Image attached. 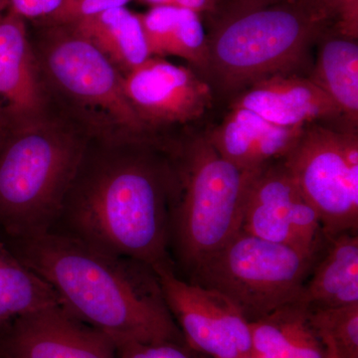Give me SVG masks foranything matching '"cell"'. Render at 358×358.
<instances>
[{"instance_id":"1","label":"cell","mask_w":358,"mask_h":358,"mask_svg":"<svg viewBox=\"0 0 358 358\" xmlns=\"http://www.w3.org/2000/svg\"><path fill=\"white\" fill-rule=\"evenodd\" d=\"M176 190L166 145L143 134L93 136L50 229L150 267L169 263Z\"/></svg>"},{"instance_id":"2","label":"cell","mask_w":358,"mask_h":358,"mask_svg":"<svg viewBox=\"0 0 358 358\" xmlns=\"http://www.w3.org/2000/svg\"><path fill=\"white\" fill-rule=\"evenodd\" d=\"M3 241L53 289L68 312L109 336L115 345H186L147 264L106 253L55 229Z\"/></svg>"},{"instance_id":"3","label":"cell","mask_w":358,"mask_h":358,"mask_svg":"<svg viewBox=\"0 0 358 358\" xmlns=\"http://www.w3.org/2000/svg\"><path fill=\"white\" fill-rule=\"evenodd\" d=\"M53 107L4 119L0 136V236L17 239L50 229L90 141L96 134Z\"/></svg>"},{"instance_id":"4","label":"cell","mask_w":358,"mask_h":358,"mask_svg":"<svg viewBox=\"0 0 358 358\" xmlns=\"http://www.w3.org/2000/svg\"><path fill=\"white\" fill-rule=\"evenodd\" d=\"M329 22L317 0L241 3L208 38L207 71L229 91L287 74Z\"/></svg>"},{"instance_id":"5","label":"cell","mask_w":358,"mask_h":358,"mask_svg":"<svg viewBox=\"0 0 358 358\" xmlns=\"http://www.w3.org/2000/svg\"><path fill=\"white\" fill-rule=\"evenodd\" d=\"M166 148L176 176L171 241L189 270L241 231L256 171H242L224 159L207 136Z\"/></svg>"},{"instance_id":"6","label":"cell","mask_w":358,"mask_h":358,"mask_svg":"<svg viewBox=\"0 0 358 358\" xmlns=\"http://www.w3.org/2000/svg\"><path fill=\"white\" fill-rule=\"evenodd\" d=\"M33 48L52 101L64 103L96 136L145 134L119 71L70 25L41 24Z\"/></svg>"},{"instance_id":"7","label":"cell","mask_w":358,"mask_h":358,"mask_svg":"<svg viewBox=\"0 0 358 358\" xmlns=\"http://www.w3.org/2000/svg\"><path fill=\"white\" fill-rule=\"evenodd\" d=\"M317 256L241 230L195 263L189 282L222 294L253 322L300 303Z\"/></svg>"},{"instance_id":"8","label":"cell","mask_w":358,"mask_h":358,"mask_svg":"<svg viewBox=\"0 0 358 358\" xmlns=\"http://www.w3.org/2000/svg\"><path fill=\"white\" fill-rule=\"evenodd\" d=\"M282 162L319 215L326 238L357 231V134L307 126Z\"/></svg>"},{"instance_id":"9","label":"cell","mask_w":358,"mask_h":358,"mask_svg":"<svg viewBox=\"0 0 358 358\" xmlns=\"http://www.w3.org/2000/svg\"><path fill=\"white\" fill-rule=\"evenodd\" d=\"M152 270L186 345L211 358H239L252 353L250 324L222 294L179 279L171 262Z\"/></svg>"},{"instance_id":"10","label":"cell","mask_w":358,"mask_h":358,"mask_svg":"<svg viewBox=\"0 0 358 358\" xmlns=\"http://www.w3.org/2000/svg\"><path fill=\"white\" fill-rule=\"evenodd\" d=\"M241 230L313 255L319 254L326 242L319 215L282 159L254 174L247 193Z\"/></svg>"},{"instance_id":"11","label":"cell","mask_w":358,"mask_h":358,"mask_svg":"<svg viewBox=\"0 0 358 358\" xmlns=\"http://www.w3.org/2000/svg\"><path fill=\"white\" fill-rule=\"evenodd\" d=\"M0 358H117V348L57 303L0 326Z\"/></svg>"},{"instance_id":"12","label":"cell","mask_w":358,"mask_h":358,"mask_svg":"<svg viewBox=\"0 0 358 358\" xmlns=\"http://www.w3.org/2000/svg\"><path fill=\"white\" fill-rule=\"evenodd\" d=\"M122 87L145 129L195 121L212 103L204 80L160 57H150L122 76Z\"/></svg>"},{"instance_id":"13","label":"cell","mask_w":358,"mask_h":358,"mask_svg":"<svg viewBox=\"0 0 358 358\" xmlns=\"http://www.w3.org/2000/svg\"><path fill=\"white\" fill-rule=\"evenodd\" d=\"M51 106L25 20L6 10L0 15V112L6 120L24 119Z\"/></svg>"},{"instance_id":"14","label":"cell","mask_w":358,"mask_h":358,"mask_svg":"<svg viewBox=\"0 0 358 358\" xmlns=\"http://www.w3.org/2000/svg\"><path fill=\"white\" fill-rule=\"evenodd\" d=\"M285 128H305L341 117L326 92L312 80L278 74L250 85L233 103Z\"/></svg>"},{"instance_id":"15","label":"cell","mask_w":358,"mask_h":358,"mask_svg":"<svg viewBox=\"0 0 358 358\" xmlns=\"http://www.w3.org/2000/svg\"><path fill=\"white\" fill-rule=\"evenodd\" d=\"M305 128H285L251 110L232 108L207 138L219 155L238 169L257 171L284 159Z\"/></svg>"},{"instance_id":"16","label":"cell","mask_w":358,"mask_h":358,"mask_svg":"<svg viewBox=\"0 0 358 358\" xmlns=\"http://www.w3.org/2000/svg\"><path fill=\"white\" fill-rule=\"evenodd\" d=\"M300 303L310 310L358 303L357 231L326 238L303 286Z\"/></svg>"},{"instance_id":"17","label":"cell","mask_w":358,"mask_h":358,"mask_svg":"<svg viewBox=\"0 0 358 358\" xmlns=\"http://www.w3.org/2000/svg\"><path fill=\"white\" fill-rule=\"evenodd\" d=\"M249 324L257 358H327L303 303H289Z\"/></svg>"},{"instance_id":"18","label":"cell","mask_w":358,"mask_h":358,"mask_svg":"<svg viewBox=\"0 0 358 358\" xmlns=\"http://www.w3.org/2000/svg\"><path fill=\"white\" fill-rule=\"evenodd\" d=\"M152 57L176 56L208 70V38L199 13L171 6H154L138 14Z\"/></svg>"},{"instance_id":"19","label":"cell","mask_w":358,"mask_h":358,"mask_svg":"<svg viewBox=\"0 0 358 358\" xmlns=\"http://www.w3.org/2000/svg\"><path fill=\"white\" fill-rule=\"evenodd\" d=\"M91 42L122 76L152 57L138 14L124 7L109 9L69 23Z\"/></svg>"},{"instance_id":"20","label":"cell","mask_w":358,"mask_h":358,"mask_svg":"<svg viewBox=\"0 0 358 358\" xmlns=\"http://www.w3.org/2000/svg\"><path fill=\"white\" fill-rule=\"evenodd\" d=\"M312 80L333 100L341 117L358 122L357 39L341 34L327 38L320 47Z\"/></svg>"},{"instance_id":"21","label":"cell","mask_w":358,"mask_h":358,"mask_svg":"<svg viewBox=\"0 0 358 358\" xmlns=\"http://www.w3.org/2000/svg\"><path fill=\"white\" fill-rule=\"evenodd\" d=\"M57 303H61L53 289L21 263L0 236V326Z\"/></svg>"},{"instance_id":"22","label":"cell","mask_w":358,"mask_h":358,"mask_svg":"<svg viewBox=\"0 0 358 358\" xmlns=\"http://www.w3.org/2000/svg\"><path fill=\"white\" fill-rule=\"evenodd\" d=\"M310 319L327 358H358V303L310 310Z\"/></svg>"},{"instance_id":"23","label":"cell","mask_w":358,"mask_h":358,"mask_svg":"<svg viewBox=\"0 0 358 358\" xmlns=\"http://www.w3.org/2000/svg\"><path fill=\"white\" fill-rule=\"evenodd\" d=\"M131 0H64L62 6L51 17L40 24H69L109 9L124 7Z\"/></svg>"},{"instance_id":"24","label":"cell","mask_w":358,"mask_h":358,"mask_svg":"<svg viewBox=\"0 0 358 358\" xmlns=\"http://www.w3.org/2000/svg\"><path fill=\"white\" fill-rule=\"evenodd\" d=\"M115 348L117 358H194L187 345L176 343H126Z\"/></svg>"},{"instance_id":"25","label":"cell","mask_w":358,"mask_h":358,"mask_svg":"<svg viewBox=\"0 0 358 358\" xmlns=\"http://www.w3.org/2000/svg\"><path fill=\"white\" fill-rule=\"evenodd\" d=\"M329 20L336 22V32L348 38L358 37V0H317Z\"/></svg>"},{"instance_id":"26","label":"cell","mask_w":358,"mask_h":358,"mask_svg":"<svg viewBox=\"0 0 358 358\" xmlns=\"http://www.w3.org/2000/svg\"><path fill=\"white\" fill-rule=\"evenodd\" d=\"M64 0H8L7 10L24 20H45L57 13Z\"/></svg>"},{"instance_id":"27","label":"cell","mask_w":358,"mask_h":358,"mask_svg":"<svg viewBox=\"0 0 358 358\" xmlns=\"http://www.w3.org/2000/svg\"><path fill=\"white\" fill-rule=\"evenodd\" d=\"M218 0H173V6L189 9L199 14L204 11L213 10Z\"/></svg>"},{"instance_id":"28","label":"cell","mask_w":358,"mask_h":358,"mask_svg":"<svg viewBox=\"0 0 358 358\" xmlns=\"http://www.w3.org/2000/svg\"><path fill=\"white\" fill-rule=\"evenodd\" d=\"M141 1L147 2L154 6H173V0H141Z\"/></svg>"},{"instance_id":"29","label":"cell","mask_w":358,"mask_h":358,"mask_svg":"<svg viewBox=\"0 0 358 358\" xmlns=\"http://www.w3.org/2000/svg\"><path fill=\"white\" fill-rule=\"evenodd\" d=\"M278 1H282V0H240V2L244 4H267Z\"/></svg>"},{"instance_id":"30","label":"cell","mask_w":358,"mask_h":358,"mask_svg":"<svg viewBox=\"0 0 358 358\" xmlns=\"http://www.w3.org/2000/svg\"><path fill=\"white\" fill-rule=\"evenodd\" d=\"M8 9V0H0V15Z\"/></svg>"},{"instance_id":"31","label":"cell","mask_w":358,"mask_h":358,"mask_svg":"<svg viewBox=\"0 0 358 358\" xmlns=\"http://www.w3.org/2000/svg\"><path fill=\"white\" fill-rule=\"evenodd\" d=\"M4 119L1 112H0V136H1L2 128H3Z\"/></svg>"},{"instance_id":"32","label":"cell","mask_w":358,"mask_h":358,"mask_svg":"<svg viewBox=\"0 0 358 358\" xmlns=\"http://www.w3.org/2000/svg\"><path fill=\"white\" fill-rule=\"evenodd\" d=\"M239 358H257V357H255V355H253L251 353V355H245V357H239Z\"/></svg>"}]
</instances>
